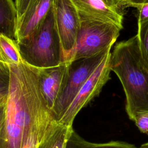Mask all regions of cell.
<instances>
[{
	"label": "cell",
	"mask_w": 148,
	"mask_h": 148,
	"mask_svg": "<svg viewBox=\"0 0 148 148\" xmlns=\"http://www.w3.org/2000/svg\"><path fill=\"white\" fill-rule=\"evenodd\" d=\"M17 43L23 61L31 66L44 68L64 62L53 6L39 27L29 37Z\"/></svg>",
	"instance_id": "3"
},
{
	"label": "cell",
	"mask_w": 148,
	"mask_h": 148,
	"mask_svg": "<svg viewBox=\"0 0 148 148\" xmlns=\"http://www.w3.org/2000/svg\"><path fill=\"white\" fill-rule=\"evenodd\" d=\"M110 51L107 53L98 66L83 84L58 123L72 126L73 120L80 110L99 95L102 87L110 79Z\"/></svg>",
	"instance_id": "6"
},
{
	"label": "cell",
	"mask_w": 148,
	"mask_h": 148,
	"mask_svg": "<svg viewBox=\"0 0 148 148\" xmlns=\"http://www.w3.org/2000/svg\"><path fill=\"white\" fill-rule=\"evenodd\" d=\"M79 17L113 24L123 28V9L112 0H71Z\"/></svg>",
	"instance_id": "8"
},
{
	"label": "cell",
	"mask_w": 148,
	"mask_h": 148,
	"mask_svg": "<svg viewBox=\"0 0 148 148\" xmlns=\"http://www.w3.org/2000/svg\"><path fill=\"white\" fill-rule=\"evenodd\" d=\"M79 17L76 46L68 62L93 56L112 47L121 29L113 24Z\"/></svg>",
	"instance_id": "4"
},
{
	"label": "cell",
	"mask_w": 148,
	"mask_h": 148,
	"mask_svg": "<svg viewBox=\"0 0 148 148\" xmlns=\"http://www.w3.org/2000/svg\"><path fill=\"white\" fill-rule=\"evenodd\" d=\"M53 7L64 62H68L77 41L80 23L79 15L71 0H53Z\"/></svg>",
	"instance_id": "7"
},
{
	"label": "cell",
	"mask_w": 148,
	"mask_h": 148,
	"mask_svg": "<svg viewBox=\"0 0 148 148\" xmlns=\"http://www.w3.org/2000/svg\"><path fill=\"white\" fill-rule=\"evenodd\" d=\"M117 6L123 9L125 5L128 3H140L148 0H112Z\"/></svg>",
	"instance_id": "20"
},
{
	"label": "cell",
	"mask_w": 148,
	"mask_h": 148,
	"mask_svg": "<svg viewBox=\"0 0 148 148\" xmlns=\"http://www.w3.org/2000/svg\"><path fill=\"white\" fill-rule=\"evenodd\" d=\"M133 121L140 132L148 135V111L138 113Z\"/></svg>",
	"instance_id": "17"
},
{
	"label": "cell",
	"mask_w": 148,
	"mask_h": 148,
	"mask_svg": "<svg viewBox=\"0 0 148 148\" xmlns=\"http://www.w3.org/2000/svg\"></svg>",
	"instance_id": "23"
},
{
	"label": "cell",
	"mask_w": 148,
	"mask_h": 148,
	"mask_svg": "<svg viewBox=\"0 0 148 148\" xmlns=\"http://www.w3.org/2000/svg\"><path fill=\"white\" fill-rule=\"evenodd\" d=\"M66 148H139L133 144L123 141H110L106 143H92L80 136L72 128L67 139Z\"/></svg>",
	"instance_id": "12"
},
{
	"label": "cell",
	"mask_w": 148,
	"mask_h": 148,
	"mask_svg": "<svg viewBox=\"0 0 148 148\" xmlns=\"http://www.w3.org/2000/svg\"><path fill=\"white\" fill-rule=\"evenodd\" d=\"M53 3V0H31L24 13L17 20V42L28 38L39 27Z\"/></svg>",
	"instance_id": "9"
},
{
	"label": "cell",
	"mask_w": 148,
	"mask_h": 148,
	"mask_svg": "<svg viewBox=\"0 0 148 148\" xmlns=\"http://www.w3.org/2000/svg\"><path fill=\"white\" fill-rule=\"evenodd\" d=\"M0 61L9 66L23 62L16 40L2 34H0Z\"/></svg>",
	"instance_id": "14"
},
{
	"label": "cell",
	"mask_w": 148,
	"mask_h": 148,
	"mask_svg": "<svg viewBox=\"0 0 148 148\" xmlns=\"http://www.w3.org/2000/svg\"><path fill=\"white\" fill-rule=\"evenodd\" d=\"M139 148H148V142L142 144Z\"/></svg>",
	"instance_id": "22"
},
{
	"label": "cell",
	"mask_w": 148,
	"mask_h": 148,
	"mask_svg": "<svg viewBox=\"0 0 148 148\" xmlns=\"http://www.w3.org/2000/svg\"><path fill=\"white\" fill-rule=\"evenodd\" d=\"M31 0H15L14 3L17 13V20L26 10Z\"/></svg>",
	"instance_id": "19"
},
{
	"label": "cell",
	"mask_w": 148,
	"mask_h": 148,
	"mask_svg": "<svg viewBox=\"0 0 148 148\" xmlns=\"http://www.w3.org/2000/svg\"><path fill=\"white\" fill-rule=\"evenodd\" d=\"M67 67L68 62H64L55 66L38 68L40 90L51 111L62 89Z\"/></svg>",
	"instance_id": "10"
},
{
	"label": "cell",
	"mask_w": 148,
	"mask_h": 148,
	"mask_svg": "<svg viewBox=\"0 0 148 148\" xmlns=\"http://www.w3.org/2000/svg\"><path fill=\"white\" fill-rule=\"evenodd\" d=\"M9 84V66L0 61V106H5L7 102Z\"/></svg>",
	"instance_id": "16"
},
{
	"label": "cell",
	"mask_w": 148,
	"mask_h": 148,
	"mask_svg": "<svg viewBox=\"0 0 148 148\" xmlns=\"http://www.w3.org/2000/svg\"><path fill=\"white\" fill-rule=\"evenodd\" d=\"M17 13L13 0H0V34L16 40Z\"/></svg>",
	"instance_id": "11"
},
{
	"label": "cell",
	"mask_w": 148,
	"mask_h": 148,
	"mask_svg": "<svg viewBox=\"0 0 148 148\" xmlns=\"http://www.w3.org/2000/svg\"><path fill=\"white\" fill-rule=\"evenodd\" d=\"M136 36L140 55L145 64L148 68V20L138 22Z\"/></svg>",
	"instance_id": "15"
},
{
	"label": "cell",
	"mask_w": 148,
	"mask_h": 148,
	"mask_svg": "<svg viewBox=\"0 0 148 148\" xmlns=\"http://www.w3.org/2000/svg\"><path fill=\"white\" fill-rule=\"evenodd\" d=\"M110 69L121 83L125 110L133 121L138 113L148 111V68L140 55L136 35L114 46Z\"/></svg>",
	"instance_id": "2"
},
{
	"label": "cell",
	"mask_w": 148,
	"mask_h": 148,
	"mask_svg": "<svg viewBox=\"0 0 148 148\" xmlns=\"http://www.w3.org/2000/svg\"><path fill=\"white\" fill-rule=\"evenodd\" d=\"M111 47L93 56L68 62L64 84L51 111L57 122L61 119L79 89L110 51Z\"/></svg>",
	"instance_id": "5"
},
{
	"label": "cell",
	"mask_w": 148,
	"mask_h": 148,
	"mask_svg": "<svg viewBox=\"0 0 148 148\" xmlns=\"http://www.w3.org/2000/svg\"><path fill=\"white\" fill-rule=\"evenodd\" d=\"M132 7L138 11V22H142L148 20V1L140 3H128L124 8Z\"/></svg>",
	"instance_id": "18"
},
{
	"label": "cell",
	"mask_w": 148,
	"mask_h": 148,
	"mask_svg": "<svg viewBox=\"0 0 148 148\" xmlns=\"http://www.w3.org/2000/svg\"><path fill=\"white\" fill-rule=\"evenodd\" d=\"M72 128V126L56 121L38 148H66L67 139Z\"/></svg>",
	"instance_id": "13"
},
{
	"label": "cell",
	"mask_w": 148,
	"mask_h": 148,
	"mask_svg": "<svg viewBox=\"0 0 148 148\" xmlns=\"http://www.w3.org/2000/svg\"><path fill=\"white\" fill-rule=\"evenodd\" d=\"M9 68L0 148H38L57 121L42 94L38 68L24 61Z\"/></svg>",
	"instance_id": "1"
},
{
	"label": "cell",
	"mask_w": 148,
	"mask_h": 148,
	"mask_svg": "<svg viewBox=\"0 0 148 148\" xmlns=\"http://www.w3.org/2000/svg\"><path fill=\"white\" fill-rule=\"evenodd\" d=\"M4 119V106H0V132L2 129Z\"/></svg>",
	"instance_id": "21"
}]
</instances>
